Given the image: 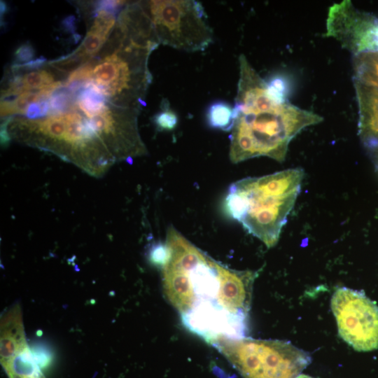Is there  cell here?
Returning a JSON list of instances; mask_svg holds the SVG:
<instances>
[{"instance_id": "obj_1", "label": "cell", "mask_w": 378, "mask_h": 378, "mask_svg": "<svg viewBox=\"0 0 378 378\" xmlns=\"http://www.w3.org/2000/svg\"><path fill=\"white\" fill-rule=\"evenodd\" d=\"M45 118L13 117L7 127L10 139L53 153L95 177L119 162L114 152L78 107Z\"/></svg>"}, {"instance_id": "obj_2", "label": "cell", "mask_w": 378, "mask_h": 378, "mask_svg": "<svg viewBox=\"0 0 378 378\" xmlns=\"http://www.w3.org/2000/svg\"><path fill=\"white\" fill-rule=\"evenodd\" d=\"M304 176V170L297 167L237 181L228 188L225 211L248 233L272 248L295 205Z\"/></svg>"}, {"instance_id": "obj_3", "label": "cell", "mask_w": 378, "mask_h": 378, "mask_svg": "<svg viewBox=\"0 0 378 378\" xmlns=\"http://www.w3.org/2000/svg\"><path fill=\"white\" fill-rule=\"evenodd\" d=\"M160 43L116 26L110 40V53L90 59L80 67L86 85L118 106L140 109L152 76L148 68L150 52Z\"/></svg>"}, {"instance_id": "obj_4", "label": "cell", "mask_w": 378, "mask_h": 378, "mask_svg": "<svg viewBox=\"0 0 378 378\" xmlns=\"http://www.w3.org/2000/svg\"><path fill=\"white\" fill-rule=\"evenodd\" d=\"M233 109L229 151L233 163L261 156L283 162L292 139L307 127L323 121L319 115L289 102Z\"/></svg>"}, {"instance_id": "obj_5", "label": "cell", "mask_w": 378, "mask_h": 378, "mask_svg": "<svg viewBox=\"0 0 378 378\" xmlns=\"http://www.w3.org/2000/svg\"><path fill=\"white\" fill-rule=\"evenodd\" d=\"M168 257L162 268L167 300L181 314L202 300L217 302L223 264L187 239L172 225L167 230Z\"/></svg>"}, {"instance_id": "obj_6", "label": "cell", "mask_w": 378, "mask_h": 378, "mask_svg": "<svg viewBox=\"0 0 378 378\" xmlns=\"http://www.w3.org/2000/svg\"><path fill=\"white\" fill-rule=\"evenodd\" d=\"M211 344L244 378H296L312 361L308 353L284 340L223 337Z\"/></svg>"}, {"instance_id": "obj_7", "label": "cell", "mask_w": 378, "mask_h": 378, "mask_svg": "<svg viewBox=\"0 0 378 378\" xmlns=\"http://www.w3.org/2000/svg\"><path fill=\"white\" fill-rule=\"evenodd\" d=\"M159 43L187 52L202 51L213 41V31L202 4L193 0L141 3Z\"/></svg>"}, {"instance_id": "obj_8", "label": "cell", "mask_w": 378, "mask_h": 378, "mask_svg": "<svg viewBox=\"0 0 378 378\" xmlns=\"http://www.w3.org/2000/svg\"><path fill=\"white\" fill-rule=\"evenodd\" d=\"M330 307L344 341L358 351L378 348V306L364 293L339 288L332 296Z\"/></svg>"}, {"instance_id": "obj_9", "label": "cell", "mask_w": 378, "mask_h": 378, "mask_svg": "<svg viewBox=\"0 0 378 378\" xmlns=\"http://www.w3.org/2000/svg\"><path fill=\"white\" fill-rule=\"evenodd\" d=\"M325 36L335 38L354 56L378 52V18L344 0L329 8Z\"/></svg>"}, {"instance_id": "obj_10", "label": "cell", "mask_w": 378, "mask_h": 378, "mask_svg": "<svg viewBox=\"0 0 378 378\" xmlns=\"http://www.w3.org/2000/svg\"><path fill=\"white\" fill-rule=\"evenodd\" d=\"M247 315L233 314L217 302L202 300L181 314L183 325L211 344L219 338L245 337Z\"/></svg>"}, {"instance_id": "obj_11", "label": "cell", "mask_w": 378, "mask_h": 378, "mask_svg": "<svg viewBox=\"0 0 378 378\" xmlns=\"http://www.w3.org/2000/svg\"><path fill=\"white\" fill-rule=\"evenodd\" d=\"M258 274L259 271L236 270L223 265L217 302L231 313L248 314Z\"/></svg>"}, {"instance_id": "obj_12", "label": "cell", "mask_w": 378, "mask_h": 378, "mask_svg": "<svg viewBox=\"0 0 378 378\" xmlns=\"http://www.w3.org/2000/svg\"><path fill=\"white\" fill-rule=\"evenodd\" d=\"M358 106V134L364 146L378 151V89L354 80Z\"/></svg>"}, {"instance_id": "obj_13", "label": "cell", "mask_w": 378, "mask_h": 378, "mask_svg": "<svg viewBox=\"0 0 378 378\" xmlns=\"http://www.w3.org/2000/svg\"><path fill=\"white\" fill-rule=\"evenodd\" d=\"M0 330V360L3 363L28 346L22 311L18 304L2 314Z\"/></svg>"}, {"instance_id": "obj_14", "label": "cell", "mask_w": 378, "mask_h": 378, "mask_svg": "<svg viewBox=\"0 0 378 378\" xmlns=\"http://www.w3.org/2000/svg\"><path fill=\"white\" fill-rule=\"evenodd\" d=\"M95 18L80 46L72 54L84 64L92 59L103 48L115 24V13L100 10L94 13Z\"/></svg>"}, {"instance_id": "obj_15", "label": "cell", "mask_w": 378, "mask_h": 378, "mask_svg": "<svg viewBox=\"0 0 378 378\" xmlns=\"http://www.w3.org/2000/svg\"><path fill=\"white\" fill-rule=\"evenodd\" d=\"M1 364L8 378H46L29 346Z\"/></svg>"}, {"instance_id": "obj_16", "label": "cell", "mask_w": 378, "mask_h": 378, "mask_svg": "<svg viewBox=\"0 0 378 378\" xmlns=\"http://www.w3.org/2000/svg\"><path fill=\"white\" fill-rule=\"evenodd\" d=\"M354 80L378 89V52L354 56Z\"/></svg>"}, {"instance_id": "obj_17", "label": "cell", "mask_w": 378, "mask_h": 378, "mask_svg": "<svg viewBox=\"0 0 378 378\" xmlns=\"http://www.w3.org/2000/svg\"><path fill=\"white\" fill-rule=\"evenodd\" d=\"M50 97V95L42 89L22 93L14 99L3 100L1 102V115L10 117L15 114L24 115L29 104L48 99Z\"/></svg>"}, {"instance_id": "obj_18", "label": "cell", "mask_w": 378, "mask_h": 378, "mask_svg": "<svg viewBox=\"0 0 378 378\" xmlns=\"http://www.w3.org/2000/svg\"><path fill=\"white\" fill-rule=\"evenodd\" d=\"M206 119L211 127L231 131L234 122V109L225 102H216L209 106Z\"/></svg>"}, {"instance_id": "obj_19", "label": "cell", "mask_w": 378, "mask_h": 378, "mask_svg": "<svg viewBox=\"0 0 378 378\" xmlns=\"http://www.w3.org/2000/svg\"><path fill=\"white\" fill-rule=\"evenodd\" d=\"M177 122V115L169 109L168 104L154 116L155 125L160 130H172L176 126Z\"/></svg>"}, {"instance_id": "obj_20", "label": "cell", "mask_w": 378, "mask_h": 378, "mask_svg": "<svg viewBox=\"0 0 378 378\" xmlns=\"http://www.w3.org/2000/svg\"><path fill=\"white\" fill-rule=\"evenodd\" d=\"M168 257V248L166 244L159 242L155 244L149 252V260L154 265L161 267L165 263Z\"/></svg>"}, {"instance_id": "obj_21", "label": "cell", "mask_w": 378, "mask_h": 378, "mask_svg": "<svg viewBox=\"0 0 378 378\" xmlns=\"http://www.w3.org/2000/svg\"><path fill=\"white\" fill-rule=\"evenodd\" d=\"M35 51L31 45L29 43H24L20 46L14 53V64H22L23 62H29L34 57Z\"/></svg>"}, {"instance_id": "obj_22", "label": "cell", "mask_w": 378, "mask_h": 378, "mask_svg": "<svg viewBox=\"0 0 378 378\" xmlns=\"http://www.w3.org/2000/svg\"><path fill=\"white\" fill-rule=\"evenodd\" d=\"M75 21V17L74 15H69L62 21V25L66 31L74 33L76 29Z\"/></svg>"}, {"instance_id": "obj_23", "label": "cell", "mask_w": 378, "mask_h": 378, "mask_svg": "<svg viewBox=\"0 0 378 378\" xmlns=\"http://www.w3.org/2000/svg\"><path fill=\"white\" fill-rule=\"evenodd\" d=\"M8 10V6L4 1H1V18Z\"/></svg>"}, {"instance_id": "obj_24", "label": "cell", "mask_w": 378, "mask_h": 378, "mask_svg": "<svg viewBox=\"0 0 378 378\" xmlns=\"http://www.w3.org/2000/svg\"><path fill=\"white\" fill-rule=\"evenodd\" d=\"M296 378H313L309 375L299 374Z\"/></svg>"}]
</instances>
